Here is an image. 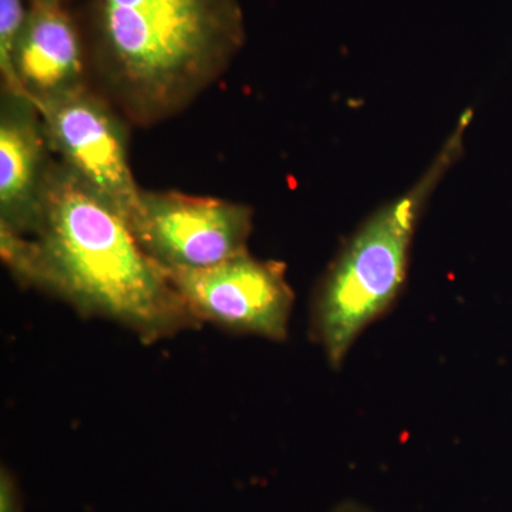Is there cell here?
<instances>
[{"label": "cell", "mask_w": 512, "mask_h": 512, "mask_svg": "<svg viewBox=\"0 0 512 512\" xmlns=\"http://www.w3.org/2000/svg\"><path fill=\"white\" fill-rule=\"evenodd\" d=\"M0 254L20 284L57 296L87 318L119 323L156 343L202 325L126 217L60 161L43 188L29 237L0 231Z\"/></svg>", "instance_id": "6da1fadb"}, {"label": "cell", "mask_w": 512, "mask_h": 512, "mask_svg": "<svg viewBox=\"0 0 512 512\" xmlns=\"http://www.w3.org/2000/svg\"><path fill=\"white\" fill-rule=\"evenodd\" d=\"M94 59L140 126L170 119L224 74L245 42L239 0H92Z\"/></svg>", "instance_id": "7a4b0ae2"}, {"label": "cell", "mask_w": 512, "mask_h": 512, "mask_svg": "<svg viewBox=\"0 0 512 512\" xmlns=\"http://www.w3.org/2000/svg\"><path fill=\"white\" fill-rule=\"evenodd\" d=\"M468 117L464 114L419 183L357 229L323 276L313 298L311 333L335 369L343 365L360 333L389 311L402 291L417 222L460 154Z\"/></svg>", "instance_id": "3957f363"}, {"label": "cell", "mask_w": 512, "mask_h": 512, "mask_svg": "<svg viewBox=\"0 0 512 512\" xmlns=\"http://www.w3.org/2000/svg\"><path fill=\"white\" fill-rule=\"evenodd\" d=\"M128 227L164 272L195 271L248 251L252 210L220 198L141 190Z\"/></svg>", "instance_id": "277c9868"}, {"label": "cell", "mask_w": 512, "mask_h": 512, "mask_svg": "<svg viewBox=\"0 0 512 512\" xmlns=\"http://www.w3.org/2000/svg\"><path fill=\"white\" fill-rule=\"evenodd\" d=\"M165 275L201 323L276 342L288 336L295 296L278 262L247 251L210 268Z\"/></svg>", "instance_id": "5b68a950"}, {"label": "cell", "mask_w": 512, "mask_h": 512, "mask_svg": "<svg viewBox=\"0 0 512 512\" xmlns=\"http://www.w3.org/2000/svg\"><path fill=\"white\" fill-rule=\"evenodd\" d=\"M36 107L60 163L128 221L141 188L131 170L127 131L119 116L86 86Z\"/></svg>", "instance_id": "8992f818"}, {"label": "cell", "mask_w": 512, "mask_h": 512, "mask_svg": "<svg viewBox=\"0 0 512 512\" xmlns=\"http://www.w3.org/2000/svg\"><path fill=\"white\" fill-rule=\"evenodd\" d=\"M35 104L2 90L0 99V231L29 237L39 225L52 158Z\"/></svg>", "instance_id": "52a82bcc"}, {"label": "cell", "mask_w": 512, "mask_h": 512, "mask_svg": "<svg viewBox=\"0 0 512 512\" xmlns=\"http://www.w3.org/2000/svg\"><path fill=\"white\" fill-rule=\"evenodd\" d=\"M13 80V93L36 106L86 86L82 39L62 5L30 3L13 56Z\"/></svg>", "instance_id": "ba28073f"}, {"label": "cell", "mask_w": 512, "mask_h": 512, "mask_svg": "<svg viewBox=\"0 0 512 512\" xmlns=\"http://www.w3.org/2000/svg\"><path fill=\"white\" fill-rule=\"evenodd\" d=\"M30 9L26 0H0V74L2 90H15L13 56Z\"/></svg>", "instance_id": "9c48e42d"}, {"label": "cell", "mask_w": 512, "mask_h": 512, "mask_svg": "<svg viewBox=\"0 0 512 512\" xmlns=\"http://www.w3.org/2000/svg\"><path fill=\"white\" fill-rule=\"evenodd\" d=\"M0 512H20L18 487L6 468L0 476Z\"/></svg>", "instance_id": "30bf717a"}, {"label": "cell", "mask_w": 512, "mask_h": 512, "mask_svg": "<svg viewBox=\"0 0 512 512\" xmlns=\"http://www.w3.org/2000/svg\"><path fill=\"white\" fill-rule=\"evenodd\" d=\"M332 512H373L369 508L356 503H345L336 507Z\"/></svg>", "instance_id": "8fae6325"}, {"label": "cell", "mask_w": 512, "mask_h": 512, "mask_svg": "<svg viewBox=\"0 0 512 512\" xmlns=\"http://www.w3.org/2000/svg\"><path fill=\"white\" fill-rule=\"evenodd\" d=\"M63 0H29V3H39V5H62Z\"/></svg>", "instance_id": "7c38bea8"}]
</instances>
